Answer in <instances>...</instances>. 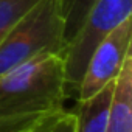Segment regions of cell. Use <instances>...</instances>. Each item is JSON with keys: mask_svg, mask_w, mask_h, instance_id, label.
<instances>
[{"mask_svg": "<svg viewBox=\"0 0 132 132\" xmlns=\"http://www.w3.org/2000/svg\"><path fill=\"white\" fill-rule=\"evenodd\" d=\"M64 53H44L0 75V132H28L62 112Z\"/></svg>", "mask_w": 132, "mask_h": 132, "instance_id": "6da1fadb", "label": "cell"}, {"mask_svg": "<svg viewBox=\"0 0 132 132\" xmlns=\"http://www.w3.org/2000/svg\"><path fill=\"white\" fill-rule=\"evenodd\" d=\"M65 45L59 2L40 0L0 39V75L44 53H64Z\"/></svg>", "mask_w": 132, "mask_h": 132, "instance_id": "7a4b0ae2", "label": "cell"}, {"mask_svg": "<svg viewBox=\"0 0 132 132\" xmlns=\"http://www.w3.org/2000/svg\"><path fill=\"white\" fill-rule=\"evenodd\" d=\"M132 17V0H98L64 50L65 90L78 95L86 65L95 48L126 19Z\"/></svg>", "mask_w": 132, "mask_h": 132, "instance_id": "3957f363", "label": "cell"}, {"mask_svg": "<svg viewBox=\"0 0 132 132\" xmlns=\"http://www.w3.org/2000/svg\"><path fill=\"white\" fill-rule=\"evenodd\" d=\"M129 54H132V17L118 25L92 53L78 89V100L95 95L113 81Z\"/></svg>", "mask_w": 132, "mask_h": 132, "instance_id": "277c9868", "label": "cell"}, {"mask_svg": "<svg viewBox=\"0 0 132 132\" xmlns=\"http://www.w3.org/2000/svg\"><path fill=\"white\" fill-rule=\"evenodd\" d=\"M106 132H132V54L115 78Z\"/></svg>", "mask_w": 132, "mask_h": 132, "instance_id": "5b68a950", "label": "cell"}, {"mask_svg": "<svg viewBox=\"0 0 132 132\" xmlns=\"http://www.w3.org/2000/svg\"><path fill=\"white\" fill-rule=\"evenodd\" d=\"M115 79L106 84L95 95L78 100L75 115V132H106L107 115L112 100Z\"/></svg>", "mask_w": 132, "mask_h": 132, "instance_id": "8992f818", "label": "cell"}, {"mask_svg": "<svg viewBox=\"0 0 132 132\" xmlns=\"http://www.w3.org/2000/svg\"><path fill=\"white\" fill-rule=\"evenodd\" d=\"M61 16L64 20V34L65 42L75 36L79 25L82 23L84 17L90 11V8L98 2V0H57Z\"/></svg>", "mask_w": 132, "mask_h": 132, "instance_id": "52a82bcc", "label": "cell"}, {"mask_svg": "<svg viewBox=\"0 0 132 132\" xmlns=\"http://www.w3.org/2000/svg\"><path fill=\"white\" fill-rule=\"evenodd\" d=\"M40 0H0V39H2Z\"/></svg>", "mask_w": 132, "mask_h": 132, "instance_id": "ba28073f", "label": "cell"}, {"mask_svg": "<svg viewBox=\"0 0 132 132\" xmlns=\"http://www.w3.org/2000/svg\"><path fill=\"white\" fill-rule=\"evenodd\" d=\"M28 132H75V115L73 112H57Z\"/></svg>", "mask_w": 132, "mask_h": 132, "instance_id": "9c48e42d", "label": "cell"}]
</instances>
